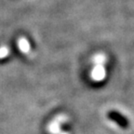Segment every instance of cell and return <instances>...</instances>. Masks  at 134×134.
<instances>
[{"label":"cell","mask_w":134,"mask_h":134,"mask_svg":"<svg viewBox=\"0 0 134 134\" xmlns=\"http://www.w3.org/2000/svg\"><path fill=\"white\" fill-rule=\"evenodd\" d=\"M106 61V57L103 54H99L94 58L95 66L91 72V77L95 81H102L106 75L104 63Z\"/></svg>","instance_id":"cell-1"},{"label":"cell","mask_w":134,"mask_h":134,"mask_svg":"<svg viewBox=\"0 0 134 134\" xmlns=\"http://www.w3.org/2000/svg\"><path fill=\"white\" fill-rule=\"evenodd\" d=\"M62 121H63V119H61V117H57L53 122H50L48 125V131L52 134H68L63 132L60 129Z\"/></svg>","instance_id":"cell-2"},{"label":"cell","mask_w":134,"mask_h":134,"mask_svg":"<svg viewBox=\"0 0 134 134\" xmlns=\"http://www.w3.org/2000/svg\"><path fill=\"white\" fill-rule=\"evenodd\" d=\"M109 117L112 118L113 120H115V121H116L117 123L121 126L122 128H126L129 124L128 120L126 119V118H124L121 115L115 113V112H110V113H109Z\"/></svg>","instance_id":"cell-3"},{"label":"cell","mask_w":134,"mask_h":134,"mask_svg":"<svg viewBox=\"0 0 134 134\" xmlns=\"http://www.w3.org/2000/svg\"><path fill=\"white\" fill-rule=\"evenodd\" d=\"M18 45H19V48L21 49V51H23V53L27 54L29 53V51L31 50V47L28 40L25 37H21L18 40Z\"/></svg>","instance_id":"cell-4"},{"label":"cell","mask_w":134,"mask_h":134,"mask_svg":"<svg viewBox=\"0 0 134 134\" xmlns=\"http://www.w3.org/2000/svg\"><path fill=\"white\" fill-rule=\"evenodd\" d=\"M9 54V49L6 47H3V48H0V59L6 58L7 56H8Z\"/></svg>","instance_id":"cell-5"}]
</instances>
